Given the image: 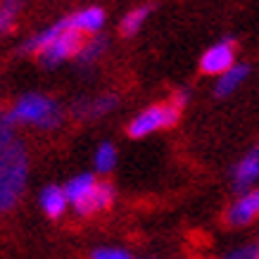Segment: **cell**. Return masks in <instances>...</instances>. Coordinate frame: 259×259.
<instances>
[{
	"label": "cell",
	"mask_w": 259,
	"mask_h": 259,
	"mask_svg": "<svg viewBox=\"0 0 259 259\" xmlns=\"http://www.w3.org/2000/svg\"><path fill=\"white\" fill-rule=\"evenodd\" d=\"M152 5L150 3H145V5H138V8L128 10L124 17H121V22H119V33L124 36V38H131V36H136V33L141 31L143 26H145V22H148V17L152 15Z\"/></svg>",
	"instance_id": "5bb4252c"
},
{
	"label": "cell",
	"mask_w": 259,
	"mask_h": 259,
	"mask_svg": "<svg viewBox=\"0 0 259 259\" xmlns=\"http://www.w3.org/2000/svg\"><path fill=\"white\" fill-rule=\"evenodd\" d=\"M221 259H259V240H252V243H245L236 250L226 252Z\"/></svg>",
	"instance_id": "ac0fdd59"
},
{
	"label": "cell",
	"mask_w": 259,
	"mask_h": 259,
	"mask_svg": "<svg viewBox=\"0 0 259 259\" xmlns=\"http://www.w3.org/2000/svg\"><path fill=\"white\" fill-rule=\"evenodd\" d=\"M26 0H0V33L8 36L15 31L17 17L22 15Z\"/></svg>",
	"instance_id": "2e32d148"
},
{
	"label": "cell",
	"mask_w": 259,
	"mask_h": 259,
	"mask_svg": "<svg viewBox=\"0 0 259 259\" xmlns=\"http://www.w3.org/2000/svg\"><path fill=\"white\" fill-rule=\"evenodd\" d=\"M98 186H100V179L95 174H76L71 176L67 183H64V190H67V197H69L71 209L79 214V217H93V214H100L98 209Z\"/></svg>",
	"instance_id": "277c9868"
},
{
	"label": "cell",
	"mask_w": 259,
	"mask_h": 259,
	"mask_svg": "<svg viewBox=\"0 0 259 259\" xmlns=\"http://www.w3.org/2000/svg\"><path fill=\"white\" fill-rule=\"evenodd\" d=\"M88 259H134V257L124 247H95L88 254Z\"/></svg>",
	"instance_id": "d6986e66"
},
{
	"label": "cell",
	"mask_w": 259,
	"mask_h": 259,
	"mask_svg": "<svg viewBox=\"0 0 259 259\" xmlns=\"http://www.w3.org/2000/svg\"><path fill=\"white\" fill-rule=\"evenodd\" d=\"M86 40H88L86 33L71 29V24H69V29H67L57 40H53L46 50H40L38 55H36V60H38L40 67L55 69L60 64L69 62V60H76V55L81 53V48L86 46Z\"/></svg>",
	"instance_id": "5b68a950"
},
{
	"label": "cell",
	"mask_w": 259,
	"mask_h": 259,
	"mask_svg": "<svg viewBox=\"0 0 259 259\" xmlns=\"http://www.w3.org/2000/svg\"><path fill=\"white\" fill-rule=\"evenodd\" d=\"M259 181V143L254 148H250L243 157L236 162V166L231 169V183L238 193L254 188V183Z\"/></svg>",
	"instance_id": "9c48e42d"
},
{
	"label": "cell",
	"mask_w": 259,
	"mask_h": 259,
	"mask_svg": "<svg viewBox=\"0 0 259 259\" xmlns=\"http://www.w3.org/2000/svg\"><path fill=\"white\" fill-rule=\"evenodd\" d=\"M8 110L17 124L36 126L40 131H53L64 121L62 105L46 93H24Z\"/></svg>",
	"instance_id": "7a4b0ae2"
},
{
	"label": "cell",
	"mask_w": 259,
	"mask_h": 259,
	"mask_svg": "<svg viewBox=\"0 0 259 259\" xmlns=\"http://www.w3.org/2000/svg\"><path fill=\"white\" fill-rule=\"evenodd\" d=\"M181 121V110L174 107L171 102H155L145 110H141L136 114L128 126H126V136L134 138V141H141V138H148V136L157 134V131H166V128H174V126Z\"/></svg>",
	"instance_id": "3957f363"
},
{
	"label": "cell",
	"mask_w": 259,
	"mask_h": 259,
	"mask_svg": "<svg viewBox=\"0 0 259 259\" xmlns=\"http://www.w3.org/2000/svg\"><path fill=\"white\" fill-rule=\"evenodd\" d=\"M169 102H171L174 107H179V110L183 112L186 107H188V102H190V91L188 88H174Z\"/></svg>",
	"instance_id": "ffe728a7"
},
{
	"label": "cell",
	"mask_w": 259,
	"mask_h": 259,
	"mask_svg": "<svg viewBox=\"0 0 259 259\" xmlns=\"http://www.w3.org/2000/svg\"><path fill=\"white\" fill-rule=\"evenodd\" d=\"M236 50H238V43L231 36L217 40L200 57V64H197L200 74L202 76H221V74H226L236 64Z\"/></svg>",
	"instance_id": "8992f818"
},
{
	"label": "cell",
	"mask_w": 259,
	"mask_h": 259,
	"mask_svg": "<svg viewBox=\"0 0 259 259\" xmlns=\"http://www.w3.org/2000/svg\"><path fill=\"white\" fill-rule=\"evenodd\" d=\"M29 181V152L24 143L15 138L0 145V212H12Z\"/></svg>",
	"instance_id": "6da1fadb"
},
{
	"label": "cell",
	"mask_w": 259,
	"mask_h": 259,
	"mask_svg": "<svg viewBox=\"0 0 259 259\" xmlns=\"http://www.w3.org/2000/svg\"><path fill=\"white\" fill-rule=\"evenodd\" d=\"M69 17V24L71 29H76V31L86 33V36H95V33L102 31V26H105V10L98 8V5H88V8H81L76 12H71Z\"/></svg>",
	"instance_id": "7c38bea8"
},
{
	"label": "cell",
	"mask_w": 259,
	"mask_h": 259,
	"mask_svg": "<svg viewBox=\"0 0 259 259\" xmlns=\"http://www.w3.org/2000/svg\"><path fill=\"white\" fill-rule=\"evenodd\" d=\"M254 219H259V188H250L240 193L228 204L226 214H224V221L231 228H243Z\"/></svg>",
	"instance_id": "ba28073f"
},
{
	"label": "cell",
	"mask_w": 259,
	"mask_h": 259,
	"mask_svg": "<svg viewBox=\"0 0 259 259\" xmlns=\"http://www.w3.org/2000/svg\"><path fill=\"white\" fill-rule=\"evenodd\" d=\"M119 107V95L114 93H102L95 98H79L71 102L69 114L76 121H98V119L107 117Z\"/></svg>",
	"instance_id": "52a82bcc"
},
{
	"label": "cell",
	"mask_w": 259,
	"mask_h": 259,
	"mask_svg": "<svg viewBox=\"0 0 259 259\" xmlns=\"http://www.w3.org/2000/svg\"><path fill=\"white\" fill-rule=\"evenodd\" d=\"M38 207L48 219H53V221L60 219V217L71 207L64 186H55V183L46 186V188L38 193Z\"/></svg>",
	"instance_id": "8fae6325"
},
{
	"label": "cell",
	"mask_w": 259,
	"mask_h": 259,
	"mask_svg": "<svg viewBox=\"0 0 259 259\" xmlns=\"http://www.w3.org/2000/svg\"><path fill=\"white\" fill-rule=\"evenodd\" d=\"M107 46H110V43H107L105 36H91V38L86 40V46L81 48V53L76 55L74 62L79 64V67H83V69H88V67H93V64L105 55Z\"/></svg>",
	"instance_id": "9a60e30c"
},
{
	"label": "cell",
	"mask_w": 259,
	"mask_h": 259,
	"mask_svg": "<svg viewBox=\"0 0 259 259\" xmlns=\"http://www.w3.org/2000/svg\"><path fill=\"white\" fill-rule=\"evenodd\" d=\"M67 29H69V17H62V19H57V22L43 26V29L36 31L33 36H26V38L22 40V46H19L17 53H19V55H33L36 57L40 50H46L53 40L60 38Z\"/></svg>",
	"instance_id": "30bf717a"
},
{
	"label": "cell",
	"mask_w": 259,
	"mask_h": 259,
	"mask_svg": "<svg viewBox=\"0 0 259 259\" xmlns=\"http://www.w3.org/2000/svg\"><path fill=\"white\" fill-rule=\"evenodd\" d=\"M250 76V67L245 62H236L226 74L217 76V83H214V95L217 98H228L233 95L238 88L245 83V79Z\"/></svg>",
	"instance_id": "4fadbf2b"
},
{
	"label": "cell",
	"mask_w": 259,
	"mask_h": 259,
	"mask_svg": "<svg viewBox=\"0 0 259 259\" xmlns=\"http://www.w3.org/2000/svg\"><path fill=\"white\" fill-rule=\"evenodd\" d=\"M93 166H95V171L100 174V176H107V174L117 166V148H114V143L102 141L100 145L95 148Z\"/></svg>",
	"instance_id": "e0dca14e"
}]
</instances>
